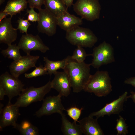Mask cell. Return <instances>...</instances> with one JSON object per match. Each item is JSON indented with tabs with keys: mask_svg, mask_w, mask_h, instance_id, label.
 Returning a JSON list of instances; mask_svg holds the SVG:
<instances>
[{
	"mask_svg": "<svg viewBox=\"0 0 135 135\" xmlns=\"http://www.w3.org/2000/svg\"><path fill=\"white\" fill-rule=\"evenodd\" d=\"M67 57V62L64 71L68 76L73 92L78 93L84 90L92 75L90 64L84 62L79 63L70 56Z\"/></svg>",
	"mask_w": 135,
	"mask_h": 135,
	"instance_id": "cell-1",
	"label": "cell"
},
{
	"mask_svg": "<svg viewBox=\"0 0 135 135\" xmlns=\"http://www.w3.org/2000/svg\"><path fill=\"white\" fill-rule=\"evenodd\" d=\"M111 80L107 71L98 70L91 75L83 90L98 97L105 96L112 91Z\"/></svg>",
	"mask_w": 135,
	"mask_h": 135,
	"instance_id": "cell-2",
	"label": "cell"
},
{
	"mask_svg": "<svg viewBox=\"0 0 135 135\" xmlns=\"http://www.w3.org/2000/svg\"><path fill=\"white\" fill-rule=\"evenodd\" d=\"M66 38L72 44L83 48H92L98 40L90 29L79 26L66 32Z\"/></svg>",
	"mask_w": 135,
	"mask_h": 135,
	"instance_id": "cell-3",
	"label": "cell"
},
{
	"mask_svg": "<svg viewBox=\"0 0 135 135\" xmlns=\"http://www.w3.org/2000/svg\"><path fill=\"white\" fill-rule=\"evenodd\" d=\"M52 88L51 81L38 88L31 86L24 88L14 104L20 107H26L34 102L43 100Z\"/></svg>",
	"mask_w": 135,
	"mask_h": 135,
	"instance_id": "cell-4",
	"label": "cell"
},
{
	"mask_svg": "<svg viewBox=\"0 0 135 135\" xmlns=\"http://www.w3.org/2000/svg\"><path fill=\"white\" fill-rule=\"evenodd\" d=\"M73 5L74 11L82 19L92 22L99 18L101 8L98 0H77Z\"/></svg>",
	"mask_w": 135,
	"mask_h": 135,
	"instance_id": "cell-5",
	"label": "cell"
},
{
	"mask_svg": "<svg viewBox=\"0 0 135 135\" xmlns=\"http://www.w3.org/2000/svg\"><path fill=\"white\" fill-rule=\"evenodd\" d=\"M91 56L93 59L90 65L95 68L98 69L102 65L115 61L113 48L105 41L93 49Z\"/></svg>",
	"mask_w": 135,
	"mask_h": 135,
	"instance_id": "cell-6",
	"label": "cell"
},
{
	"mask_svg": "<svg viewBox=\"0 0 135 135\" xmlns=\"http://www.w3.org/2000/svg\"><path fill=\"white\" fill-rule=\"evenodd\" d=\"M0 86L5 90L9 98L8 102H11L14 97L19 96L24 89V85L18 78L7 72L0 76Z\"/></svg>",
	"mask_w": 135,
	"mask_h": 135,
	"instance_id": "cell-7",
	"label": "cell"
},
{
	"mask_svg": "<svg viewBox=\"0 0 135 135\" xmlns=\"http://www.w3.org/2000/svg\"><path fill=\"white\" fill-rule=\"evenodd\" d=\"M38 10L39 20L37 26L38 32L48 36H53L56 31V17L46 8H41Z\"/></svg>",
	"mask_w": 135,
	"mask_h": 135,
	"instance_id": "cell-8",
	"label": "cell"
},
{
	"mask_svg": "<svg viewBox=\"0 0 135 135\" xmlns=\"http://www.w3.org/2000/svg\"><path fill=\"white\" fill-rule=\"evenodd\" d=\"M62 96L58 94L56 96H49L43 100L41 108L35 113L37 117L44 116H49L55 113L60 114L66 110L62 102Z\"/></svg>",
	"mask_w": 135,
	"mask_h": 135,
	"instance_id": "cell-9",
	"label": "cell"
},
{
	"mask_svg": "<svg viewBox=\"0 0 135 135\" xmlns=\"http://www.w3.org/2000/svg\"><path fill=\"white\" fill-rule=\"evenodd\" d=\"M18 46L26 54H30L31 52L34 50L44 53L50 50L38 35L34 36L28 34L22 35Z\"/></svg>",
	"mask_w": 135,
	"mask_h": 135,
	"instance_id": "cell-10",
	"label": "cell"
},
{
	"mask_svg": "<svg viewBox=\"0 0 135 135\" xmlns=\"http://www.w3.org/2000/svg\"><path fill=\"white\" fill-rule=\"evenodd\" d=\"M40 56L26 54L22 56L18 60L14 61L9 66L10 74L18 78L21 74L33 67H36V64Z\"/></svg>",
	"mask_w": 135,
	"mask_h": 135,
	"instance_id": "cell-11",
	"label": "cell"
},
{
	"mask_svg": "<svg viewBox=\"0 0 135 135\" xmlns=\"http://www.w3.org/2000/svg\"><path fill=\"white\" fill-rule=\"evenodd\" d=\"M128 98V92H125L117 99L106 104L100 110L90 113L89 116L98 118L105 115L119 114L123 110L124 104Z\"/></svg>",
	"mask_w": 135,
	"mask_h": 135,
	"instance_id": "cell-12",
	"label": "cell"
},
{
	"mask_svg": "<svg viewBox=\"0 0 135 135\" xmlns=\"http://www.w3.org/2000/svg\"><path fill=\"white\" fill-rule=\"evenodd\" d=\"M20 107L15 104L8 102L0 112V130L4 128L12 126H14L16 123L18 116L20 115Z\"/></svg>",
	"mask_w": 135,
	"mask_h": 135,
	"instance_id": "cell-13",
	"label": "cell"
},
{
	"mask_svg": "<svg viewBox=\"0 0 135 135\" xmlns=\"http://www.w3.org/2000/svg\"><path fill=\"white\" fill-rule=\"evenodd\" d=\"M51 81L52 88L56 90L62 96L67 97L70 93L71 88L68 76L64 71H57Z\"/></svg>",
	"mask_w": 135,
	"mask_h": 135,
	"instance_id": "cell-14",
	"label": "cell"
},
{
	"mask_svg": "<svg viewBox=\"0 0 135 135\" xmlns=\"http://www.w3.org/2000/svg\"><path fill=\"white\" fill-rule=\"evenodd\" d=\"M11 18H6L0 22V43L12 44L18 36L17 28H13Z\"/></svg>",
	"mask_w": 135,
	"mask_h": 135,
	"instance_id": "cell-15",
	"label": "cell"
},
{
	"mask_svg": "<svg viewBox=\"0 0 135 135\" xmlns=\"http://www.w3.org/2000/svg\"><path fill=\"white\" fill-rule=\"evenodd\" d=\"M98 119L88 116L78 121L83 134L86 135H104L98 123Z\"/></svg>",
	"mask_w": 135,
	"mask_h": 135,
	"instance_id": "cell-16",
	"label": "cell"
},
{
	"mask_svg": "<svg viewBox=\"0 0 135 135\" xmlns=\"http://www.w3.org/2000/svg\"><path fill=\"white\" fill-rule=\"evenodd\" d=\"M56 18L57 25L66 32L83 23L81 18L70 14L68 11Z\"/></svg>",
	"mask_w": 135,
	"mask_h": 135,
	"instance_id": "cell-17",
	"label": "cell"
},
{
	"mask_svg": "<svg viewBox=\"0 0 135 135\" xmlns=\"http://www.w3.org/2000/svg\"><path fill=\"white\" fill-rule=\"evenodd\" d=\"M61 116V130L65 135H81L83 134L80 125L76 122L70 121L66 115L63 113L60 114Z\"/></svg>",
	"mask_w": 135,
	"mask_h": 135,
	"instance_id": "cell-18",
	"label": "cell"
},
{
	"mask_svg": "<svg viewBox=\"0 0 135 135\" xmlns=\"http://www.w3.org/2000/svg\"><path fill=\"white\" fill-rule=\"evenodd\" d=\"M28 3L27 0H9L3 11L12 18L26 8Z\"/></svg>",
	"mask_w": 135,
	"mask_h": 135,
	"instance_id": "cell-19",
	"label": "cell"
},
{
	"mask_svg": "<svg viewBox=\"0 0 135 135\" xmlns=\"http://www.w3.org/2000/svg\"><path fill=\"white\" fill-rule=\"evenodd\" d=\"M45 8L56 17L67 11L68 8L62 0H44Z\"/></svg>",
	"mask_w": 135,
	"mask_h": 135,
	"instance_id": "cell-20",
	"label": "cell"
},
{
	"mask_svg": "<svg viewBox=\"0 0 135 135\" xmlns=\"http://www.w3.org/2000/svg\"><path fill=\"white\" fill-rule=\"evenodd\" d=\"M22 135H38L39 130L38 128L27 120H24L20 124L16 123L13 126Z\"/></svg>",
	"mask_w": 135,
	"mask_h": 135,
	"instance_id": "cell-21",
	"label": "cell"
},
{
	"mask_svg": "<svg viewBox=\"0 0 135 135\" xmlns=\"http://www.w3.org/2000/svg\"><path fill=\"white\" fill-rule=\"evenodd\" d=\"M68 60L67 57L60 60L53 61L48 59L46 57L43 58V60L45 63L44 66L46 68L48 74L51 75L54 74L60 69H64L66 64Z\"/></svg>",
	"mask_w": 135,
	"mask_h": 135,
	"instance_id": "cell-22",
	"label": "cell"
},
{
	"mask_svg": "<svg viewBox=\"0 0 135 135\" xmlns=\"http://www.w3.org/2000/svg\"><path fill=\"white\" fill-rule=\"evenodd\" d=\"M20 49L19 47L16 44H11L8 46L6 49L2 50L1 53L4 57L16 61L22 56L20 52Z\"/></svg>",
	"mask_w": 135,
	"mask_h": 135,
	"instance_id": "cell-23",
	"label": "cell"
},
{
	"mask_svg": "<svg viewBox=\"0 0 135 135\" xmlns=\"http://www.w3.org/2000/svg\"><path fill=\"white\" fill-rule=\"evenodd\" d=\"M89 56H91V54H87L83 47L78 46L74 50L71 57L77 62L82 63L84 62L86 57Z\"/></svg>",
	"mask_w": 135,
	"mask_h": 135,
	"instance_id": "cell-24",
	"label": "cell"
},
{
	"mask_svg": "<svg viewBox=\"0 0 135 135\" xmlns=\"http://www.w3.org/2000/svg\"><path fill=\"white\" fill-rule=\"evenodd\" d=\"M128 126L126 123L124 118L121 116L116 120L115 129L117 135H126L128 133Z\"/></svg>",
	"mask_w": 135,
	"mask_h": 135,
	"instance_id": "cell-25",
	"label": "cell"
},
{
	"mask_svg": "<svg viewBox=\"0 0 135 135\" xmlns=\"http://www.w3.org/2000/svg\"><path fill=\"white\" fill-rule=\"evenodd\" d=\"M46 74H48V72L46 68L40 64L38 67L36 66L32 72L29 73H25L24 75L26 78H30Z\"/></svg>",
	"mask_w": 135,
	"mask_h": 135,
	"instance_id": "cell-26",
	"label": "cell"
},
{
	"mask_svg": "<svg viewBox=\"0 0 135 135\" xmlns=\"http://www.w3.org/2000/svg\"><path fill=\"white\" fill-rule=\"evenodd\" d=\"M83 109L82 108L80 109L76 106H72L66 110L68 115L74 120V121L78 122V119Z\"/></svg>",
	"mask_w": 135,
	"mask_h": 135,
	"instance_id": "cell-27",
	"label": "cell"
},
{
	"mask_svg": "<svg viewBox=\"0 0 135 135\" xmlns=\"http://www.w3.org/2000/svg\"><path fill=\"white\" fill-rule=\"evenodd\" d=\"M28 21L27 20L19 18L17 20L18 25L17 29L19 30L21 32L27 34L28 29L31 25Z\"/></svg>",
	"mask_w": 135,
	"mask_h": 135,
	"instance_id": "cell-28",
	"label": "cell"
},
{
	"mask_svg": "<svg viewBox=\"0 0 135 135\" xmlns=\"http://www.w3.org/2000/svg\"><path fill=\"white\" fill-rule=\"evenodd\" d=\"M34 9L30 8V10H26V14H28L27 20L32 22H38L39 20L38 13L35 12Z\"/></svg>",
	"mask_w": 135,
	"mask_h": 135,
	"instance_id": "cell-29",
	"label": "cell"
},
{
	"mask_svg": "<svg viewBox=\"0 0 135 135\" xmlns=\"http://www.w3.org/2000/svg\"><path fill=\"white\" fill-rule=\"evenodd\" d=\"M29 6L30 8H35L38 10L41 8L44 4V0H27Z\"/></svg>",
	"mask_w": 135,
	"mask_h": 135,
	"instance_id": "cell-30",
	"label": "cell"
},
{
	"mask_svg": "<svg viewBox=\"0 0 135 135\" xmlns=\"http://www.w3.org/2000/svg\"><path fill=\"white\" fill-rule=\"evenodd\" d=\"M124 82L125 84L131 85L135 87V77L127 78Z\"/></svg>",
	"mask_w": 135,
	"mask_h": 135,
	"instance_id": "cell-31",
	"label": "cell"
},
{
	"mask_svg": "<svg viewBox=\"0 0 135 135\" xmlns=\"http://www.w3.org/2000/svg\"><path fill=\"white\" fill-rule=\"evenodd\" d=\"M67 8L73 5L74 0H62Z\"/></svg>",
	"mask_w": 135,
	"mask_h": 135,
	"instance_id": "cell-32",
	"label": "cell"
},
{
	"mask_svg": "<svg viewBox=\"0 0 135 135\" xmlns=\"http://www.w3.org/2000/svg\"><path fill=\"white\" fill-rule=\"evenodd\" d=\"M6 95V92L4 89L0 86V100H4V96Z\"/></svg>",
	"mask_w": 135,
	"mask_h": 135,
	"instance_id": "cell-33",
	"label": "cell"
},
{
	"mask_svg": "<svg viewBox=\"0 0 135 135\" xmlns=\"http://www.w3.org/2000/svg\"><path fill=\"white\" fill-rule=\"evenodd\" d=\"M8 14L3 11H1L0 12V22L4 18H6Z\"/></svg>",
	"mask_w": 135,
	"mask_h": 135,
	"instance_id": "cell-34",
	"label": "cell"
},
{
	"mask_svg": "<svg viewBox=\"0 0 135 135\" xmlns=\"http://www.w3.org/2000/svg\"><path fill=\"white\" fill-rule=\"evenodd\" d=\"M131 94L128 96V98H131L135 104V92L131 91L130 92Z\"/></svg>",
	"mask_w": 135,
	"mask_h": 135,
	"instance_id": "cell-35",
	"label": "cell"
},
{
	"mask_svg": "<svg viewBox=\"0 0 135 135\" xmlns=\"http://www.w3.org/2000/svg\"><path fill=\"white\" fill-rule=\"evenodd\" d=\"M4 106L3 104L2 103L0 102V112L2 111L3 108V107Z\"/></svg>",
	"mask_w": 135,
	"mask_h": 135,
	"instance_id": "cell-36",
	"label": "cell"
},
{
	"mask_svg": "<svg viewBox=\"0 0 135 135\" xmlns=\"http://www.w3.org/2000/svg\"><path fill=\"white\" fill-rule=\"evenodd\" d=\"M4 1V0H0V4L1 5Z\"/></svg>",
	"mask_w": 135,
	"mask_h": 135,
	"instance_id": "cell-37",
	"label": "cell"
}]
</instances>
